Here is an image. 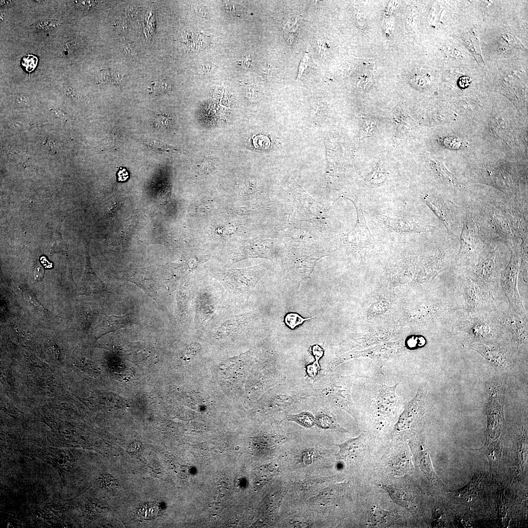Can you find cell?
I'll return each instance as SVG.
<instances>
[{"mask_svg":"<svg viewBox=\"0 0 528 528\" xmlns=\"http://www.w3.org/2000/svg\"><path fill=\"white\" fill-rule=\"evenodd\" d=\"M452 333L468 345L497 342L508 333L495 312L474 313L463 310L456 320Z\"/></svg>","mask_w":528,"mask_h":528,"instance_id":"obj_1","label":"cell"},{"mask_svg":"<svg viewBox=\"0 0 528 528\" xmlns=\"http://www.w3.org/2000/svg\"><path fill=\"white\" fill-rule=\"evenodd\" d=\"M355 377L330 376L319 382L316 391L322 398L345 411L358 423L359 415L351 398V389Z\"/></svg>","mask_w":528,"mask_h":528,"instance_id":"obj_2","label":"cell"},{"mask_svg":"<svg viewBox=\"0 0 528 528\" xmlns=\"http://www.w3.org/2000/svg\"><path fill=\"white\" fill-rule=\"evenodd\" d=\"M499 251L484 250L477 263L464 275L486 292L497 295L501 289V264Z\"/></svg>","mask_w":528,"mask_h":528,"instance_id":"obj_3","label":"cell"},{"mask_svg":"<svg viewBox=\"0 0 528 528\" xmlns=\"http://www.w3.org/2000/svg\"><path fill=\"white\" fill-rule=\"evenodd\" d=\"M460 238V246L455 263L459 267L463 269L464 275L477 263L484 251L481 242L479 227L470 213L466 214L464 220Z\"/></svg>","mask_w":528,"mask_h":528,"instance_id":"obj_4","label":"cell"},{"mask_svg":"<svg viewBox=\"0 0 528 528\" xmlns=\"http://www.w3.org/2000/svg\"><path fill=\"white\" fill-rule=\"evenodd\" d=\"M456 288V293L464 310L474 313H492L497 310L496 297L468 277L463 276Z\"/></svg>","mask_w":528,"mask_h":528,"instance_id":"obj_5","label":"cell"},{"mask_svg":"<svg viewBox=\"0 0 528 528\" xmlns=\"http://www.w3.org/2000/svg\"><path fill=\"white\" fill-rule=\"evenodd\" d=\"M264 273V267L256 266L243 269H225L219 272L217 275L227 289L248 298Z\"/></svg>","mask_w":528,"mask_h":528,"instance_id":"obj_6","label":"cell"},{"mask_svg":"<svg viewBox=\"0 0 528 528\" xmlns=\"http://www.w3.org/2000/svg\"><path fill=\"white\" fill-rule=\"evenodd\" d=\"M520 256L518 248L511 250L510 260L506 267L501 272L500 286L507 298L508 306L518 314L528 317L517 288Z\"/></svg>","mask_w":528,"mask_h":528,"instance_id":"obj_7","label":"cell"},{"mask_svg":"<svg viewBox=\"0 0 528 528\" xmlns=\"http://www.w3.org/2000/svg\"><path fill=\"white\" fill-rule=\"evenodd\" d=\"M496 317L510 337L518 344L528 345V317L517 313L508 306L506 308H498Z\"/></svg>","mask_w":528,"mask_h":528,"instance_id":"obj_8","label":"cell"},{"mask_svg":"<svg viewBox=\"0 0 528 528\" xmlns=\"http://www.w3.org/2000/svg\"><path fill=\"white\" fill-rule=\"evenodd\" d=\"M502 340L493 343H474L468 345L492 365L505 369L511 363L512 352L509 346L503 343Z\"/></svg>","mask_w":528,"mask_h":528,"instance_id":"obj_9","label":"cell"},{"mask_svg":"<svg viewBox=\"0 0 528 528\" xmlns=\"http://www.w3.org/2000/svg\"><path fill=\"white\" fill-rule=\"evenodd\" d=\"M398 384L390 386L380 385L372 402L371 409L376 417L385 418L394 415L398 406V397L396 390Z\"/></svg>","mask_w":528,"mask_h":528,"instance_id":"obj_10","label":"cell"},{"mask_svg":"<svg viewBox=\"0 0 528 528\" xmlns=\"http://www.w3.org/2000/svg\"><path fill=\"white\" fill-rule=\"evenodd\" d=\"M424 201L447 230L454 232L457 226V216L452 204L438 198L427 196Z\"/></svg>","mask_w":528,"mask_h":528,"instance_id":"obj_11","label":"cell"},{"mask_svg":"<svg viewBox=\"0 0 528 528\" xmlns=\"http://www.w3.org/2000/svg\"><path fill=\"white\" fill-rule=\"evenodd\" d=\"M423 389L420 388L412 400L407 402L395 426L394 432L399 433L409 429L417 418L421 408Z\"/></svg>","mask_w":528,"mask_h":528,"instance_id":"obj_12","label":"cell"},{"mask_svg":"<svg viewBox=\"0 0 528 528\" xmlns=\"http://www.w3.org/2000/svg\"><path fill=\"white\" fill-rule=\"evenodd\" d=\"M132 323L131 317L128 315H108L95 327V333L98 337L106 333L114 331Z\"/></svg>","mask_w":528,"mask_h":528,"instance_id":"obj_13","label":"cell"},{"mask_svg":"<svg viewBox=\"0 0 528 528\" xmlns=\"http://www.w3.org/2000/svg\"><path fill=\"white\" fill-rule=\"evenodd\" d=\"M378 218L386 226L396 232L419 233L429 230L427 226L405 219L393 218L381 216H379Z\"/></svg>","mask_w":528,"mask_h":528,"instance_id":"obj_14","label":"cell"},{"mask_svg":"<svg viewBox=\"0 0 528 528\" xmlns=\"http://www.w3.org/2000/svg\"><path fill=\"white\" fill-rule=\"evenodd\" d=\"M252 316L250 314H246L237 316L227 320L218 328L216 331V337L218 338H223L239 331L244 326H247Z\"/></svg>","mask_w":528,"mask_h":528,"instance_id":"obj_15","label":"cell"},{"mask_svg":"<svg viewBox=\"0 0 528 528\" xmlns=\"http://www.w3.org/2000/svg\"><path fill=\"white\" fill-rule=\"evenodd\" d=\"M365 441L366 435L362 433L355 438L348 440L343 443L337 444L339 448V451L336 455L337 459L344 460L355 456L364 446Z\"/></svg>","mask_w":528,"mask_h":528,"instance_id":"obj_16","label":"cell"},{"mask_svg":"<svg viewBox=\"0 0 528 528\" xmlns=\"http://www.w3.org/2000/svg\"><path fill=\"white\" fill-rule=\"evenodd\" d=\"M358 222L355 228L357 244L363 247L374 246L375 241L367 225L363 213L360 209H357Z\"/></svg>","mask_w":528,"mask_h":528,"instance_id":"obj_17","label":"cell"},{"mask_svg":"<svg viewBox=\"0 0 528 528\" xmlns=\"http://www.w3.org/2000/svg\"><path fill=\"white\" fill-rule=\"evenodd\" d=\"M183 37V40L186 42L192 49L200 50L206 48L208 44V41L203 34L193 32L191 30L187 31Z\"/></svg>","mask_w":528,"mask_h":528,"instance_id":"obj_18","label":"cell"},{"mask_svg":"<svg viewBox=\"0 0 528 528\" xmlns=\"http://www.w3.org/2000/svg\"><path fill=\"white\" fill-rule=\"evenodd\" d=\"M419 462L423 472L426 475L428 478L430 479L431 481L436 485L440 486V487L443 489H446V487L442 484L441 481L439 480L434 472L429 457L426 453L423 452L420 454V456L419 457Z\"/></svg>","mask_w":528,"mask_h":528,"instance_id":"obj_19","label":"cell"},{"mask_svg":"<svg viewBox=\"0 0 528 528\" xmlns=\"http://www.w3.org/2000/svg\"><path fill=\"white\" fill-rule=\"evenodd\" d=\"M482 475H475L468 484L458 491V495L464 497L466 500L472 498L478 492L481 482Z\"/></svg>","mask_w":528,"mask_h":528,"instance_id":"obj_20","label":"cell"},{"mask_svg":"<svg viewBox=\"0 0 528 528\" xmlns=\"http://www.w3.org/2000/svg\"><path fill=\"white\" fill-rule=\"evenodd\" d=\"M311 352L314 357L315 361L306 367V372L309 376L313 377L317 374L320 370L319 360L323 356L324 351L320 346L316 344L312 346Z\"/></svg>","mask_w":528,"mask_h":528,"instance_id":"obj_21","label":"cell"},{"mask_svg":"<svg viewBox=\"0 0 528 528\" xmlns=\"http://www.w3.org/2000/svg\"><path fill=\"white\" fill-rule=\"evenodd\" d=\"M159 513V507L155 503H148L140 506L137 510L139 518L149 520L155 518Z\"/></svg>","mask_w":528,"mask_h":528,"instance_id":"obj_22","label":"cell"},{"mask_svg":"<svg viewBox=\"0 0 528 528\" xmlns=\"http://www.w3.org/2000/svg\"><path fill=\"white\" fill-rule=\"evenodd\" d=\"M288 420L296 422V423L305 427H310L314 425L315 419L314 417L309 413L303 412L296 415H288L286 417Z\"/></svg>","mask_w":528,"mask_h":528,"instance_id":"obj_23","label":"cell"},{"mask_svg":"<svg viewBox=\"0 0 528 528\" xmlns=\"http://www.w3.org/2000/svg\"><path fill=\"white\" fill-rule=\"evenodd\" d=\"M315 423L322 428L335 429L341 431H346L339 426L332 416L325 414L320 415L316 418Z\"/></svg>","mask_w":528,"mask_h":528,"instance_id":"obj_24","label":"cell"},{"mask_svg":"<svg viewBox=\"0 0 528 528\" xmlns=\"http://www.w3.org/2000/svg\"><path fill=\"white\" fill-rule=\"evenodd\" d=\"M315 316L308 318H304L296 312H289L284 317V322L291 329H294L296 327L302 324L305 321L312 319Z\"/></svg>","mask_w":528,"mask_h":528,"instance_id":"obj_25","label":"cell"},{"mask_svg":"<svg viewBox=\"0 0 528 528\" xmlns=\"http://www.w3.org/2000/svg\"><path fill=\"white\" fill-rule=\"evenodd\" d=\"M61 25L59 22L53 19H45L37 21L31 25V28L40 31H48Z\"/></svg>","mask_w":528,"mask_h":528,"instance_id":"obj_26","label":"cell"},{"mask_svg":"<svg viewBox=\"0 0 528 528\" xmlns=\"http://www.w3.org/2000/svg\"><path fill=\"white\" fill-rule=\"evenodd\" d=\"M201 349V346L198 343L194 342L188 345L184 351L183 360L186 362L189 361L199 352Z\"/></svg>","mask_w":528,"mask_h":528,"instance_id":"obj_27","label":"cell"},{"mask_svg":"<svg viewBox=\"0 0 528 528\" xmlns=\"http://www.w3.org/2000/svg\"><path fill=\"white\" fill-rule=\"evenodd\" d=\"M388 511H386L374 506L372 510L370 522L372 525H375L380 523L388 515Z\"/></svg>","mask_w":528,"mask_h":528,"instance_id":"obj_28","label":"cell"},{"mask_svg":"<svg viewBox=\"0 0 528 528\" xmlns=\"http://www.w3.org/2000/svg\"><path fill=\"white\" fill-rule=\"evenodd\" d=\"M38 62L36 56L32 54H27L22 58L21 64L26 71L31 72L35 68Z\"/></svg>","mask_w":528,"mask_h":528,"instance_id":"obj_29","label":"cell"},{"mask_svg":"<svg viewBox=\"0 0 528 528\" xmlns=\"http://www.w3.org/2000/svg\"><path fill=\"white\" fill-rule=\"evenodd\" d=\"M15 102L19 106L24 107L29 105L30 99L26 94L21 93L16 96Z\"/></svg>","mask_w":528,"mask_h":528,"instance_id":"obj_30","label":"cell"},{"mask_svg":"<svg viewBox=\"0 0 528 528\" xmlns=\"http://www.w3.org/2000/svg\"><path fill=\"white\" fill-rule=\"evenodd\" d=\"M193 8L196 13L202 17H208V13L205 8L200 4H194Z\"/></svg>","mask_w":528,"mask_h":528,"instance_id":"obj_31","label":"cell"},{"mask_svg":"<svg viewBox=\"0 0 528 528\" xmlns=\"http://www.w3.org/2000/svg\"><path fill=\"white\" fill-rule=\"evenodd\" d=\"M471 81V79L470 77L465 76L461 77L458 83L459 86L461 88H465L470 85Z\"/></svg>","mask_w":528,"mask_h":528,"instance_id":"obj_32","label":"cell"},{"mask_svg":"<svg viewBox=\"0 0 528 528\" xmlns=\"http://www.w3.org/2000/svg\"><path fill=\"white\" fill-rule=\"evenodd\" d=\"M57 144V141L50 138L46 139L44 142V147L49 151H53L56 148Z\"/></svg>","mask_w":528,"mask_h":528,"instance_id":"obj_33","label":"cell"},{"mask_svg":"<svg viewBox=\"0 0 528 528\" xmlns=\"http://www.w3.org/2000/svg\"><path fill=\"white\" fill-rule=\"evenodd\" d=\"M167 88V85L165 83L157 82L152 87V89L153 90L154 93H159L161 91H164Z\"/></svg>","mask_w":528,"mask_h":528,"instance_id":"obj_34","label":"cell"},{"mask_svg":"<svg viewBox=\"0 0 528 528\" xmlns=\"http://www.w3.org/2000/svg\"><path fill=\"white\" fill-rule=\"evenodd\" d=\"M91 2L92 1L86 0L74 1V3L80 9H85L88 8L92 5Z\"/></svg>","mask_w":528,"mask_h":528,"instance_id":"obj_35","label":"cell"},{"mask_svg":"<svg viewBox=\"0 0 528 528\" xmlns=\"http://www.w3.org/2000/svg\"><path fill=\"white\" fill-rule=\"evenodd\" d=\"M129 175L125 169H120L117 173V179L119 181H124L129 178Z\"/></svg>","mask_w":528,"mask_h":528,"instance_id":"obj_36","label":"cell"},{"mask_svg":"<svg viewBox=\"0 0 528 528\" xmlns=\"http://www.w3.org/2000/svg\"><path fill=\"white\" fill-rule=\"evenodd\" d=\"M448 147H451L452 148H457L459 147L461 144L460 140L456 139H448L447 143H446Z\"/></svg>","mask_w":528,"mask_h":528,"instance_id":"obj_37","label":"cell"},{"mask_svg":"<svg viewBox=\"0 0 528 528\" xmlns=\"http://www.w3.org/2000/svg\"><path fill=\"white\" fill-rule=\"evenodd\" d=\"M436 521L440 522L441 526H444V515L440 510H437L436 512Z\"/></svg>","mask_w":528,"mask_h":528,"instance_id":"obj_38","label":"cell"},{"mask_svg":"<svg viewBox=\"0 0 528 528\" xmlns=\"http://www.w3.org/2000/svg\"><path fill=\"white\" fill-rule=\"evenodd\" d=\"M140 449V445L138 442H134L132 443L129 448V452L131 453H134L137 452Z\"/></svg>","mask_w":528,"mask_h":528,"instance_id":"obj_39","label":"cell"},{"mask_svg":"<svg viewBox=\"0 0 528 528\" xmlns=\"http://www.w3.org/2000/svg\"><path fill=\"white\" fill-rule=\"evenodd\" d=\"M52 112L55 114L57 117L59 118L65 117L66 116V113L59 109H54L52 110Z\"/></svg>","mask_w":528,"mask_h":528,"instance_id":"obj_40","label":"cell"},{"mask_svg":"<svg viewBox=\"0 0 528 528\" xmlns=\"http://www.w3.org/2000/svg\"><path fill=\"white\" fill-rule=\"evenodd\" d=\"M227 6L228 7L226 8V9L227 11H228L229 12H230V13H236V10H238L240 9L239 7L237 6L238 5H235V4H229V5L227 4Z\"/></svg>","mask_w":528,"mask_h":528,"instance_id":"obj_41","label":"cell"},{"mask_svg":"<svg viewBox=\"0 0 528 528\" xmlns=\"http://www.w3.org/2000/svg\"><path fill=\"white\" fill-rule=\"evenodd\" d=\"M65 91L66 94L69 98H73L75 97V95L71 88L67 87L65 88Z\"/></svg>","mask_w":528,"mask_h":528,"instance_id":"obj_42","label":"cell"},{"mask_svg":"<svg viewBox=\"0 0 528 528\" xmlns=\"http://www.w3.org/2000/svg\"><path fill=\"white\" fill-rule=\"evenodd\" d=\"M125 52L129 55L131 56H135V52L131 47L127 46L125 48Z\"/></svg>","mask_w":528,"mask_h":528,"instance_id":"obj_43","label":"cell"},{"mask_svg":"<svg viewBox=\"0 0 528 528\" xmlns=\"http://www.w3.org/2000/svg\"><path fill=\"white\" fill-rule=\"evenodd\" d=\"M43 273V268L41 266H38L36 269L35 274L37 278H40V276H42Z\"/></svg>","mask_w":528,"mask_h":528,"instance_id":"obj_44","label":"cell"}]
</instances>
